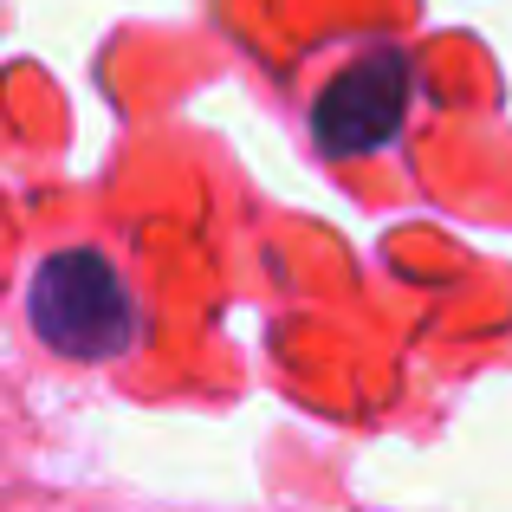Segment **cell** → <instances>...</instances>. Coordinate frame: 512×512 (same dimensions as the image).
<instances>
[{
    "instance_id": "6da1fadb",
    "label": "cell",
    "mask_w": 512,
    "mask_h": 512,
    "mask_svg": "<svg viewBox=\"0 0 512 512\" xmlns=\"http://www.w3.org/2000/svg\"><path fill=\"white\" fill-rule=\"evenodd\" d=\"M26 318L39 344L72 363H111L137 344V299L98 247H65L39 260L26 286Z\"/></svg>"
},
{
    "instance_id": "7a4b0ae2",
    "label": "cell",
    "mask_w": 512,
    "mask_h": 512,
    "mask_svg": "<svg viewBox=\"0 0 512 512\" xmlns=\"http://www.w3.org/2000/svg\"><path fill=\"white\" fill-rule=\"evenodd\" d=\"M402 117H409V65L396 52H370V59H350L318 91L312 130L331 156H370L383 143H396Z\"/></svg>"
}]
</instances>
